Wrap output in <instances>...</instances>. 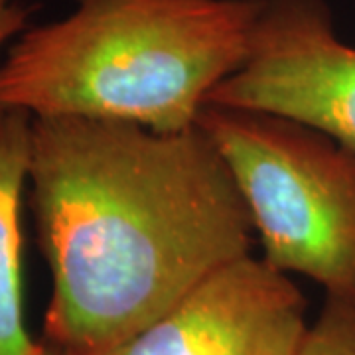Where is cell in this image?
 Wrapping results in <instances>:
<instances>
[{
  "label": "cell",
  "instance_id": "6da1fadb",
  "mask_svg": "<svg viewBox=\"0 0 355 355\" xmlns=\"http://www.w3.org/2000/svg\"><path fill=\"white\" fill-rule=\"evenodd\" d=\"M26 186L51 272L46 343L71 355H109L251 253L249 209L200 125L32 116Z\"/></svg>",
  "mask_w": 355,
  "mask_h": 355
},
{
  "label": "cell",
  "instance_id": "7a4b0ae2",
  "mask_svg": "<svg viewBox=\"0 0 355 355\" xmlns=\"http://www.w3.org/2000/svg\"><path fill=\"white\" fill-rule=\"evenodd\" d=\"M263 0H76L30 26L0 64V107L30 116L198 125L207 97L247 60Z\"/></svg>",
  "mask_w": 355,
  "mask_h": 355
},
{
  "label": "cell",
  "instance_id": "3957f363",
  "mask_svg": "<svg viewBox=\"0 0 355 355\" xmlns=\"http://www.w3.org/2000/svg\"><path fill=\"white\" fill-rule=\"evenodd\" d=\"M198 125L227 164L266 263L355 304L354 150L263 111L205 105Z\"/></svg>",
  "mask_w": 355,
  "mask_h": 355
},
{
  "label": "cell",
  "instance_id": "277c9868",
  "mask_svg": "<svg viewBox=\"0 0 355 355\" xmlns=\"http://www.w3.org/2000/svg\"><path fill=\"white\" fill-rule=\"evenodd\" d=\"M205 105L280 114L355 153V48L324 0H263L245 64Z\"/></svg>",
  "mask_w": 355,
  "mask_h": 355
},
{
  "label": "cell",
  "instance_id": "5b68a950",
  "mask_svg": "<svg viewBox=\"0 0 355 355\" xmlns=\"http://www.w3.org/2000/svg\"><path fill=\"white\" fill-rule=\"evenodd\" d=\"M306 308L286 272L243 254L109 355H298L310 328Z\"/></svg>",
  "mask_w": 355,
  "mask_h": 355
},
{
  "label": "cell",
  "instance_id": "8992f818",
  "mask_svg": "<svg viewBox=\"0 0 355 355\" xmlns=\"http://www.w3.org/2000/svg\"><path fill=\"white\" fill-rule=\"evenodd\" d=\"M32 116L0 107V355H34L24 322L22 198L28 182Z\"/></svg>",
  "mask_w": 355,
  "mask_h": 355
},
{
  "label": "cell",
  "instance_id": "52a82bcc",
  "mask_svg": "<svg viewBox=\"0 0 355 355\" xmlns=\"http://www.w3.org/2000/svg\"><path fill=\"white\" fill-rule=\"evenodd\" d=\"M298 355H355V304L328 298Z\"/></svg>",
  "mask_w": 355,
  "mask_h": 355
},
{
  "label": "cell",
  "instance_id": "ba28073f",
  "mask_svg": "<svg viewBox=\"0 0 355 355\" xmlns=\"http://www.w3.org/2000/svg\"><path fill=\"white\" fill-rule=\"evenodd\" d=\"M34 8L22 0H0V48L28 28Z\"/></svg>",
  "mask_w": 355,
  "mask_h": 355
},
{
  "label": "cell",
  "instance_id": "9c48e42d",
  "mask_svg": "<svg viewBox=\"0 0 355 355\" xmlns=\"http://www.w3.org/2000/svg\"><path fill=\"white\" fill-rule=\"evenodd\" d=\"M34 355H71L64 352V349H58V347H53L50 343H38V349L34 352Z\"/></svg>",
  "mask_w": 355,
  "mask_h": 355
}]
</instances>
